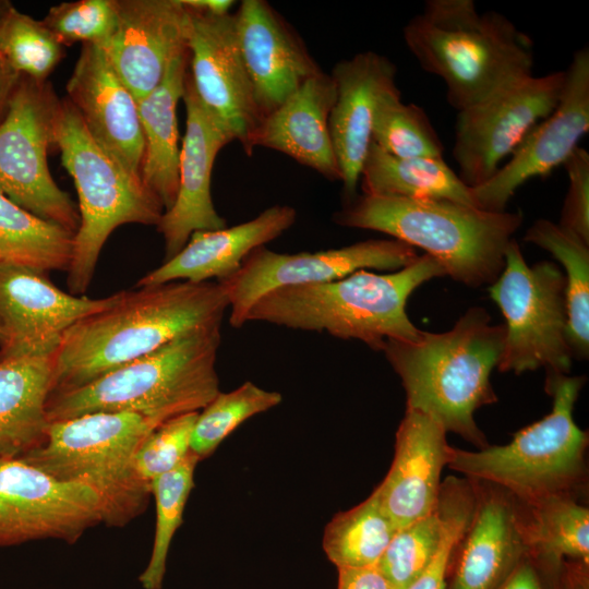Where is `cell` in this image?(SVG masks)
Listing matches in <instances>:
<instances>
[{
    "label": "cell",
    "instance_id": "1",
    "mask_svg": "<svg viewBox=\"0 0 589 589\" xmlns=\"http://www.w3.org/2000/svg\"><path fill=\"white\" fill-rule=\"evenodd\" d=\"M228 298L218 283L171 281L122 291L63 335L51 393L86 385L196 328L220 324Z\"/></svg>",
    "mask_w": 589,
    "mask_h": 589
},
{
    "label": "cell",
    "instance_id": "2",
    "mask_svg": "<svg viewBox=\"0 0 589 589\" xmlns=\"http://www.w3.org/2000/svg\"><path fill=\"white\" fill-rule=\"evenodd\" d=\"M504 338V325L491 324L483 308H472L447 332H423L416 341L387 339L381 351L401 380L407 409L482 449L490 444L474 412L497 401L490 376L501 361Z\"/></svg>",
    "mask_w": 589,
    "mask_h": 589
},
{
    "label": "cell",
    "instance_id": "3",
    "mask_svg": "<svg viewBox=\"0 0 589 589\" xmlns=\"http://www.w3.org/2000/svg\"><path fill=\"white\" fill-rule=\"evenodd\" d=\"M443 276L446 273L441 264L423 254L388 274L360 269L327 283L280 287L253 304L247 323L326 332L341 339H358L381 351L387 339L421 338L423 330L407 315V300L423 283Z\"/></svg>",
    "mask_w": 589,
    "mask_h": 589
},
{
    "label": "cell",
    "instance_id": "4",
    "mask_svg": "<svg viewBox=\"0 0 589 589\" xmlns=\"http://www.w3.org/2000/svg\"><path fill=\"white\" fill-rule=\"evenodd\" d=\"M420 67L446 86L461 111L533 74L532 39L505 15L479 12L472 0H428L402 29Z\"/></svg>",
    "mask_w": 589,
    "mask_h": 589
},
{
    "label": "cell",
    "instance_id": "5",
    "mask_svg": "<svg viewBox=\"0 0 589 589\" xmlns=\"http://www.w3.org/2000/svg\"><path fill=\"white\" fill-rule=\"evenodd\" d=\"M521 212H490L448 200L354 196L335 213L344 227L375 230L425 251L446 276L470 287L493 284Z\"/></svg>",
    "mask_w": 589,
    "mask_h": 589
},
{
    "label": "cell",
    "instance_id": "6",
    "mask_svg": "<svg viewBox=\"0 0 589 589\" xmlns=\"http://www.w3.org/2000/svg\"><path fill=\"white\" fill-rule=\"evenodd\" d=\"M220 327L196 328L86 385L51 393L49 422L92 412H133L161 424L199 412L220 392Z\"/></svg>",
    "mask_w": 589,
    "mask_h": 589
},
{
    "label": "cell",
    "instance_id": "7",
    "mask_svg": "<svg viewBox=\"0 0 589 589\" xmlns=\"http://www.w3.org/2000/svg\"><path fill=\"white\" fill-rule=\"evenodd\" d=\"M584 384V376L548 375L550 413L515 433L508 444L477 452L453 447L447 466L467 479L496 485L521 503L555 496L585 501L589 435L573 418Z\"/></svg>",
    "mask_w": 589,
    "mask_h": 589
},
{
    "label": "cell",
    "instance_id": "8",
    "mask_svg": "<svg viewBox=\"0 0 589 589\" xmlns=\"http://www.w3.org/2000/svg\"><path fill=\"white\" fill-rule=\"evenodd\" d=\"M158 425L133 412H92L49 422L45 440L21 459L53 478L84 484L99 497L103 522L120 527L142 514L151 483L135 453Z\"/></svg>",
    "mask_w": 589,
    "mask_h": 589
},
{
    "label": "cell",
    "instance_id": "9",
    "mask_svg": "<svg viewBox=\"0 0 589 589\" xmlns=\"http://www.w3.org/2000/svg\"><path fill=\"white\" fill-rule=\"evenodd\" d=\"M55 144L79 195L80 226L67 284L70 293L82 296L91 285L111 232L124 224L157 226L164 207L142 180L127 172L97 145L67 98L58 105Z\"/></svg>",
    "mask_w": 589,
    "mask_h": 589
},
{
    "label": "cell",
    "instance_id": "10",
    "mask_svg": "<svg viewBox=\"0 0 589 589\" xmlns=\"http://www.w3.org/2000/svg\"><path fill=\"white\" fill-rule=\"evenodd\" d=\"M489 293L505 318L500 372L520 374L539 368L546 376L569 372L565 278L557 265L545 261L529 266L513 239Z\"/></svg>",
    "mask_w": 589,
    "mask_h": 589
},
{
    "label": "cell",
    "instance_id": "11",
    "mask_svg": "<svg viewBox=\"0 0 589 589\" xmlns=\"http://www.w3.org/2000/svg\"><path fill=\"white\" fill-rule=\"evenodd\" d=\"M59 101L48 83L21 76L0 122V190L32 214L75 233L80 214L47 160Z\"/></svg>",
    "mask_w": 589,
    "mask_h": 589
},
{
    "label": "cell",
    "instance_id": "12",
    "mask_svg": "<svg viewBox=\"0 0 589 589\" xmlns=\"http://www.w3.org/2000/svg\"><path fill=\"white\" fill-rule=\"evenodd\" d=\"M564 71L528 75L457 113L453 158L469 188L486 182L556 106Z\"/></svg>",
    "mask_w": 589,
    "mask_h": 589
},
{
    "label": "cell",
    "instance_id": "13",
    "mask_svg": "<svg viewBox=\"0 0 589 589\" xmlns=\"http://www.w3.org/2000/svg\"><path fill=\"white\" fill-rule=\"evenodd\" d=\"M418 256L414 248L395 239H370L339 249L294 254L262 245L243 260L235 274L217 283L229 301V323L239 328L247 323L253 304L271 290L327 283L360 269L396 272Z\"/></svg>",
    "mask_w": 589,
    "mask_h": 589
},
{
    "label": "cell",
    "instance_id": "14",
    "mask_svg": "<svg viewBox=\"0 0 589 589\" xmlns=\"http://www.w3.org/2000/svg\"><path fill=\"white\" fill-rule=\"evenodd\" d=\"M100 522V501L91 488L21 458H0V546L50 538L73 543Z\"/></svg>",
    "mask_w": 589,
    "mask_h": 589
},
{
    "label": "cell",
    "instance_id": "15",
    "mask_svg": "<svg viewBox=\"0 0 589 589\" xmlns=\"http://www.w3.org/2000/svg\"><path fill=\"white\" fill-rule=\"evenodd\" d=\"M188 9L189 75L194 91L205 110L251 156L252 137L263 118L240 50L235 15Z\"/></svg>",
    "mask_w": 589,
    "mask_h": 589
},
{
    "label": "cell",
    "instance_id": "16",
    "mask_svg": "<svg viewBox=\"0 0 589 589\" xmlns=\"http://www.w3.org/2000/svg\"><path fill=\"white\" fill-rule=\"evenodd\" d=\"M589 130V48H579L564 70L554 109L525 137L512 156L483 184L471 188L479 208L503 212L528 180L563 166Z\"/></svg>",
    "mask_w": 589,
    "mask_h": 589
},
{
    "label": "cell",
    "instance_id": "17",
    "mask_svg": "<svg viewBox=\"0 0 589 589\" xmlns=\"http://www.w3.org/2000/svg\"><path fill=\"white\" fill-rule=\"evenodd\" d=\"M121 292L101 299L74 296L45 272L0 262V360L53 354L71 326L115 304Z\"/></svg>",
    "mask_w": 589,
    "mask_h": 589
},
{
    "label": "cell",
    "instance_id": "18",
    "mask_svg": "<svg viewBox=\"0 0 589 589\" xmlns=\"http://www.w3.org/2000/svg\"><path fill=\"white\" fill-rule=\"evenodd\" d=\"M116 25L99 45L136 100L155 89L188 49L190 11L182 0H113Z\"/></svg>",
    "mask_w": 589,
    "mask_h": 589
},
{
    "label": "cell",
    "instance_id": "19",
    "mask_svg": "<svg viewBox=\"0 0 589 589\" xmlns=\"http://www.w3.org/2000/svg\"><path fill=\"white\" fill-rule=\"evenodd\" d=\"M67 93L97 145L127 172L142 180L144 139L137 100L99 45H83Z\"/></svg>",
    "mask_w": 589,
    "mask_h": 589
},
{
    "label": "cell",
    "instance_id": "20",
    "mask_svg": "<svg viewBox=\"0 0 589 589\" xmlns=\"http://www.w3.org/2000/svg\"><path fill=\"white\" fill-rule=\"evenodd\" d=\"M182 99L187 122L180 148L178 192L157 225L165 240V261L181 251L193 232L227 227L212 200L211 177L218 152L232 139L201 104L189 72Z\"/></svg>",
    "mask_w": 589,
    "mask_h": 589
},
{
    "label": "cell",
    "instance_id": "21",
    "mask_svg": "<svg viewBox=\"0 0 589 589\" xmlns=\"http://www.w3.org/2000/svg\"><path fill=\"white\" fill-rule=\"evenodd\" d=\"M233 15L240 50L264 118L322 69L267 2L244 0Z\"/></svg>",
    "mask_w": 589,
    "mask_h": 589
},
{
    "label": "cell",
    "instance_id": "22",
    "mask_svg": "<svg viewBox=\"0 0 589 589\" xmlns=\"http://www.w3.org/2000/svg\"><path fill=\"white\" fill-rule=\"evenodd\" d=\"M446 434L431 417L406 409L396 432L393 462L374 490L397 530L435 510L441 474L453 452Z\"/></svg>",
    "mask_w": 589,
    "mask_h": 589
},
{
    "label": "cell",
    "instance_id": "23",
    "mask_svg": "<svg viewBox=\"0 0 589 589\" xmlns=\"http://www.w3.org/2000/svg\"><path fill=\"white\" fill-rule=\"evenodd\" d=\"M330 76L336 98L329 132L349 201L356 195L361 169L372 143V131L382 97L396 88V67L385 56L364 51L339 61Z\"/></svg>",
    "mask_w": 589,
    "mask_h": 589
},
{
    "label": "cell",
    "instance_id": "24",
    "mask_svg": "<svg viewBox=\"0 0 589 589\" xmlns=\"http://www.w3.org/2000/svg\"><path fill=\"white\" fill-rule=\"evenodd\" d=\"M471 481L473 514L452 558L447 589H496L526 549L514 498L496 485Z\"/></svg>",
    "mask_w": 589,
    "mask_h": 589
},
{
    "label": "cell",
    "instance_id": "25",
    "mask_svg": "<svg viewBox=\"0 0 589 589\" xmlns=\"http://www.w3.org/2000/svg\"><path fill=\"white\" fill-rule=\"evenodd\" d=\"M297 219L289 205H273L255 218L218 230H201L191 235L175 256L143 276L136 287L171 281L205 283L223 280L235 274L243 260L256 248L273 241Z\"/></svg>",
    "mask_w": 589,
    "mask_h": 589
},
{
    "label": "cell",
    "instance_id": "26",
    "mask_svg": "<svg viewBox=\"0 0 589 589\" xmlns=\"http://www.w3.org/2000/svg\"><path fill=\"white\" fill-rule=\"evenodd\" d=\"M335 98L330 74L322 71L308 79L262 119L252 137L253 149L263 146L281 152L328 180L341 181L328 124Z\"/></svg>",
    "mask_w": 589,
    "mask_h": 589
},
{
    "label": "cell",
    "instance_id": "27",
    "mask_svg": "<svg viewBox=\"0 0 589 589\" xmlns=\"http://www.w3.org/2000/svg\"><path fill=\"white\" fill-rule=\"evenodd\" d=\"M188 65L187 49L170 61L159 85L137 100L144 139L141 179L158 199L164 212L172 206L178 192L180 148L177 105L183 96Z\"/></svg>",
    "mask_w": 589,
    "mask_h": 589
},
{
    "label": "cell",
    "instance_id": "28",
    "mask_svg": "<svg viewBox=\"0 0 589 589\" xmlns=\"http://www.w3.org/2000/svg\"><path fill=\"white\" fill-rule=\"evenodd\" d=\"M53 371V354L0 360V458H19L45 440Z\"/></svg>",
    "mask_w": 589,
    "mask_h": 589
},
{
    "label": "cell",
    "instance_id": "29",
    "mask_svg": "<svg viewBox=\"0 0 589 589\" xmlns=\"http://www.w3.org/2000/svg\"><path fill=\"white\" fill-rule=\"evenodd\" d=\"M359 182L362 194L448 200L477 206L471 188L462 182L444 158L396 157L373 142Z\"/></svg>",
    "mask_w": 589,
    "mask_h": 589
},
{
    "label": "cell",
    "instance_id": "30",
    "mask_svg": "<svg viewBox=\"0 0 589 589\" xmlns=\"http://www.w3.org/2000/svg\"><path fill=\"white\" fill-rule=\"evenodd\" d=\"M514 504L518 532L526 550L560 562L588 565L589 508L585 501L555 496L532 504L514 498Z\"/></svg>",
    "mask_w": 589,
    "mask_h": 589
},
{
    "label": "cell",
    "instance_id": "31",
    "mask_svg": "<svg viewBox=\"0 0 589 589\" xmlns=\"http://www.w3.org/2000/svg\"><path fill=\"white\" fill-rule=\"evenodd\" d=\"M75 233L12 202L0 190V262L48 273L69 269Z\"/></svg>",
    "mask_w": 589,
    "mask_h": 589
},
{
    "label": "cell",
    "instance_id": "32",
    "mask_svg": "<svg viewBox=\"0 0 589 589\" xmlns=\"http://www.w3.org/2000/svg\"><path fill=\"white\" fill-rule=\"evenodd\" d=\"M526 242L550 252L563 266L567 305V338L573 357L589 353V243L548 219H538L526 231Z\"/></svg>",
    "mask_w": 589,
    "mask_h": 589
},
{
    "label": "cell",
    "instance_id": "33",
    "mask_svg": "<svg viewBox=\"0 0 589 589\" xmlns=\"http://www.w3.org/2000/svg\"><path fill=\"white\" fill-rule=\"evenodd\" d=\"M396 531L373 491L333 517L324 530L323 550L337 569L375 566Z\"/></svg>",
    "mask_w": 589,
    "mask_h": 589
},
{
    "label": "cell",
    "instance_id": "34",
    "mask_svg": "<svg viewBox=\"0 0 589 589\" xmlns=\"http://www.w3.org/2000/svg\"><path fill=\"white\" fill-rule=\"evenodd\" d=\"M372 142L401 158H443L444 153L426 112L414 104H405L398 87L387 92L377 106Z\"/></svg>",
    "mask_w": 589,
    "mask_h": 589
},
{
    "label": "cell",
    "instance_id": "35",
    "mask_svg": "<svg viewBox=\"0 0 589 589\" xmlns=\"http://www.w3.org/2000/svg\"><path fill=\"white\" fill-rule=\"evenodd\" d=\"M199 460L191 452L178 467L151 481V493L156 502V528L149 562L139 577L144 589L163 587L169 548L182 522Z\"/></svg>",
    "mask_w": 589,
    "mask_h": 589
},
{
    "label": "cell",
    "instance_id": "36",
    "mask_svg": "<svg viewBox=\"0 0 589 589\" xmlns=\"http://www.w3.org/2000/svg\"><path fill=\"white\" fill-rule=\"evenodd\" d=\"M63 53V46L41 21L9 3L0 17V57L15 73L46 82Z\"/></svg>",
    "mask_w": 589,
    "mask_h": 589
},
{
    "label": "cell",
    "instance_id": "37",
    "mask_svg": "<svg viewBox=\"0 0 589 589\" xmlns=\"http://www.w3.org/2000/svg\"><path fill=\"white\" fill-rule=\"evenodd\" d=\"M281 400L280 393L264 389L250 381L231 392H219L199 412L191 435V452L200 459L207 457L242 422L276 407Z\"/></svg>",
    "mask_w": 589,
    "mask_h": 589
},
{
    "label": "cell",
    "instance_id": "38",
    "mask_svg": "<svg viewBox=\"0 0 589 589\" xmlns=\"http://www.w3.org/2000/svg\"><path fill=\"white\" fill-rule=\"evenodd\" d=\"M446 526L440 501L433 513L398 529L377 563L393 589L407 588L436 554Z\"/></svg>",
    "mask_w": 589,
    "mask_h": 589
},
{
    "label": "cell",
    "instance_id": "39",
    "mask_svg": "<svg viewBox=\"0 0 589 589\" xmlns=\"http://www.w3.org/2000/svg\"><path fill=\"white\" fill-rule=\"evenodd\" d=\"M440 501L446 515L444 537L430 564L405 589H447L452 558L473 514V482L467 478L447 477L442 481Z\"/></svg>",
    "mask_w": 589,
    "mask_h": 589
},
{
    "label": "cell",
    "instance_id": "40",
    "mask_svg": "<svg viewBox=\"0 0 589 589\" xmlns=\"http://www.w3.org/2000/svg\"><path fill=\"white\" fill-rule=\"evenodd\" d=\"M64 47L75 43L101 45L116 25L113 0H79L49 9L41 20Z\"/></svg>",
    "mask_w": 589,
    "mask_h": 589
},
{
    "label": "cell",
    "instance_id": "41",
    "mask_svg": "<svg viewBox=\"0 0 589 589\" xmlns=\"http://www.w3.org/2000/svg\"><path fill=\"white\" fill-rule=\"evenodd\" d=\"M199 412L180 414L163 422L142 442L135 453V466L144 480L151 483L171 471L191 453V435Z\"/></svg>",
    "mask_w": 589,
    "mask_h": 589
},
{
    "label": "cell",
    "instance_id": "42",
    "mask_svg": "<svg viewBox=\"0 0 589 589\" xmlns=\"http://www.w3.org/2000/svg\"><path fill=\"white\" fill-rule=\"evenodd\" d=\"M563 166L568 189L558 224L589 243V153L578 146Z\"/></svg>",
    "mask_w": 589,
    "mask_h": 589
},
{
    "label": "cell",
    "instance_id": "43",
    "mask_svg": "<svg viewBox=\"0 0 589 589\" xmlns=\"http://www.w3.org/2000/svg\"><path fill=\"white\" fill-rule=\"evenodd\" d=\"M564 561L525 550L496 589H562Z\"/></svg>",
    "mask_w": 589,
    "mask_h": 589
},
{
    "label": "cell",
    "instance_id": "44",
    "mask_svg": "<svg viewBox=\"0 0 589 589\" xmlns=\"http://www.w3.org/2000/svg\"><path fill=\"white\" fill-rule=\"evenodd\" d=\"M337 589H393L377 565L362 568H339Z\"/></svg>",
    "mask_w": 589,
    "mask_h": 589
},
{
    "label": "cell",
    "instance_id": "45",
    "mask_svg": "<svg viewBox=\"0 0 589 589\" xmlns=\"http://www.w3.org/2000/svg\"><path fill=\"white\" fill-rule=\"evenodd\" d=\"M562 589H589L588 565L581 562L564 561Z\"/></svg>",
    "mask_w": 589,
    "mask_h": 589
},
{
    "label": "cell",
    "instance_id": "46",
    "mask_svg": "<svg viewBox=\"0 0 589 589\" xmlns=\"http://www.w3.org/2000/svg\"><path fill=\"white\" fill-rule=\"evenodd\" d=\"M20 79L21 75L15 73L0 57V110L7 109L8 101Z\"/></svg>",
    "mask_w": 589,
    "mask_h": 589
},
{
    "label": "cell",
    "instance_id": "47",
    "mask_svg": "<svg viewBox=\"0 0 589 589\" xmlns=\"http://www.w3.org/2000/svg\"><path fill=\"white\" fill-rule=\"evenodd\" d=\"M190 9L211 14H227L233 5L231 0H182Z\"/></svg>",
    "mask_w": 589,
    "mask_h": 589
},
{
    "label": "cell",
    "instance_id": "48",
    "mask_svg": "<svg viewBox=\"0 0 589 589\" xmlns=\"http://www.w3.org/2000/svg\"><path fill=\"white\" fill-rule=\"evenodd\" d=\"M9 1H0V17L1 15L3 14L4 10L7 9V7L9 5Z\"/></svg>",
    "mask_w": 589,
    "mask_h": 589
},
{
    "label": "cell",
    "instance_id": "49",
    "mask_svg": "<svg viewBox=\"0 0 589 589\" xmlns=\"http://www.w3.org/2000/svg\"><path fill=\"white\" fill-rule=\"evenodd\" d=\"M3 340V330H2V327H1V324H0V345Z\"/></svg>",
    "mask_w": 589,
    "mask_h": 589
}]
</instances>
